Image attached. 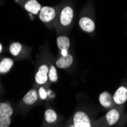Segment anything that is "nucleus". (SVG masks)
<instances>
[{
  "instance_id": "f257e3e1",
  "label": "nucleus",
  "mask_w": 127,
  "mask_h": 127,
  "mask_svg": "<svg viewBox=\"0 0 127 127\" xmlns=\"http://www.w3.org/2000/svg\"><path fill=\"white\" fill-rule=\"evenodd\" d=\"M73 126L75 127H91V123L88 115L82 111H78L73 117Z\"/></svg>"
},
{
  "instance_id": "f03ea898",
  "label": "nucleus",
  "mask_w": 127,
  "mask_h": 127,
  "mask_svg": "<svg viewBox=\"0 0 127 127\" xmlns=\"http://www.w3.org/2000/svg\"><path fill=\"white\" fill-rule=\"evenodd\" d=\"M73 15H74V11L72 8H71L70 6L65 7L60 13V24L64 27L68 26L72 21Z\"/></svg>"
},
{
  "instance_id": "7ed1b4c3",
  "label": "nucleus",
  "mask_w": 127,
  "mask_h": 127,
  "mask_svg": "<svg viewBox=\"0 0 127 127\" xmlns=\"http://www.w3.org/2000/svg\"><path fill=\"white\" fill-rule=\"evenodd\" d=\"M56 17V10L49 6H44L42 7L40 14H39V18L43 22H50L53 21Z\"/></svg>"
},
{
  "instance_id": "20e7f679",
  "label": "nucleus",
  "mask_w": 127,
  "mask_h": 127,
  "mask_svg": "<svg viewBox=\"0 0 127 127\" xmlns=\"http://www.w3.org/2000/svg\"><path fill=\"white\" fill-rule=\"evenodd\" d=\"M49 67L47 65H42L40 66L37 72L35 75V81L38 85H43L48 80Z\"/></svg>"
},
{
  "instance_id": "39448f33",
  "label": "nucleus",
  "mask_w": 127,
  "mask_h": 127,
  "mask_svg": "<svg viewBox=\"0 0 127 127\" xmlns=\"http://www.w3.org/2000/svg\"><path fill=\"white\" fill-rule=\"evenodd\" d=\"M114 102L118 105H121L127 100V88L124 86L120 87L113 95Z\"/></svg>"
},
{
  "instance_id": "423d86ee",
  "label": "nucleus",
  "mask_w": 127,
  "mask_h": 127,
  "mask_svg": "<svg viewBox=\"0 0 127 127\" xmlns=\"http://www.w3.org/2000/svg\"><path fill=\"white\" fill-rule=\"evenodd\" d=\"M78 24L82 30L87 33H92L95 30V22L88 17H82L79 20Z\"/></svg>"
},
{
  "instance_id": "0eeeda50",
  "label": "nucleus",
  "mask_w": 127,
  "mask_h": 127,
  "mask_svg": "<svg viewBox=\"0 0 127 127\" xmlns=\"http://www.w3.org/2000/svg\"><path fill=\"white\" fill-rule=\"evenodd\" d=\"M73 63V57L71 54L68 53L66 56H62L56 60V65L60 68H68Z\"/></svg>"
},
{
  "instance_id": "6e6552de",
  "label": "nucleus",
  "mask_w": 127,
  "mask_h": 127,
  "mask_svg": "<svg viewBox=\"0 0 127 127\" xmlns=\"http://www.w3.org/2000/svg\"><path fill=\"white\" fill-rule=\"evenodd\" d=\"M25 8L26 11H29L30 13L37 15L40 12L41 9V5L37 0H28L25 4Z\"/></svg>"
},
{
  "instance_id": "1a4fd4ad",
  "label": "nucleus",
  "mask_w": 127,
  "mask_h": 127,
  "mask_svg": "<svg viewBox=\"0 0 127 127\" xmlns=\"http://www.w3.org/2000/svg\"><path fill=\"white\" fill-rule=\"evenodd\" d=\"M120 114L117 109H111L106 114L107 122L109 126H113L116 124L120 120Z\"/></svg>"
},
{
  "instance_id": "9d476101",
  "label": "nucleus",
  "mask_w": 127,
  "mask_h": 127,
  "mask_svg": "<svg viewBox=\"0 0 127 127\" xmlns=\"http://www.w3.org/2000/svg\"><path fill=\"white\" fill-rule=\"evenodd\" d=\"M38 99V94L36 90L32 89L29 91L28 93L23 97V101L27 105H33L37 101Z\"/></svg>"
},
{
  "instance_id": "9b49d317",
  "label": "nucleus",
  "mask_w": 127,
  "mask_h": 127,
  "mask_svg": "<svg viewBox=\"0 0 127 127\" xmlns=\"http://www.w3.org/2000/svg\"><path fill=\"white\" fill-rule=\"evenodd\" d=\"M99 101L100 105L103 107L108 108L112 105V101H113L112 95L107 91H103L99 96Z\"/></svg>"
},
{
  "instance_id": "f8f14e48",
  "label": "nucleus",
  "mask_w": 127,
  "mask_h": 127,
  "mask_svg": "<svg viewBox=\"0 0 127 127\" xmlns=\"http://www.w3.org/2000/svg\"><path fill=\"white\" fill-rule=\"evenodd\" d=\"M57 47L62 51V50H68V48L70 47V40L68 37L66 36H60L56 40Z\"/></svg>"
},
{
  "instance_id": "ddd939ff",
  "label": "nucleus",
  "mask_w": 127,
  "mask_h": 127,
  "mask_svg": "<svg viewBox=\"0 0 127 127\" xmlns=\"http://www.w3.org/2000/svg\"><path fill=\"white\" fill-rule=\"evenodd\" d=\"M13 66V60L10 58H5L0 62V73L8 72Z\"/></svg>"
},
{
  "instance_id": "4468645a",
  "label": "nucleus",
  "mask_w": 127,
  "mask_h": 127,
  "mask_svg": "<svg viewBox=\"0 0 127 127\" xmlns=\"http://www.w3.org/2000/svg\"><path fill=\"white\" fill-rule=\"evenodd\" d=\"M13 113V109L8 102L0 103V114H3L5 116L11 117Z\"/></svg>"
},
{
  "instance_id": "2eb2a0df",
  "label": "nucleus",
  "mask_w": 127,
  "mask_h": 127,
  "mask_svg": "<svg viewBox=\"0 0 127 127\" xmlns=\"http://www.w3.org/2000/svg\"><path fill=\"white\" fill-rule=\"evenodd\" d=\"M45 120L48 123H53L57 120V114L52 109H47L45 111Z\"/></svg>"
},
{
  "instance_id": "dca6fc26",
  "label": "nucleus",
  "mask_w": 127,
  "mask_h": 127,
  "mask_svg": "<svg viewBox=\"0 0 127 127\" xmlns=\"http://www.w3.org/2000/svg\"><path fill=\"white\" fill-rule=\"evenodd\" d=\"M21 50H22V45L18 42L12 43L10 45V47H9V51L11 54L14 56H18L21 51Z\"/></svg>"
},
{
  "instance_id": "f3484780",
  "label": "nucleus",
  "mask_w": 127,
  "mask_h": 127,
  "mask_svg": "<svg viewBox=\"0 0 127 127\" xmlns=\"http://www.w3.org/2000/svg\"><path fill=\"white\" fill-rule=\"evenodd\" d=\"M48 78L51 82H56L58 79V75H57L56 68L54 65L50 66L49 68V73H48Z\"/></svg>"
},
{
  "instance_id": "a211bd4d",
  "label": "nucleus",
  "mask_w": 127,
  "mask_h": 127,
  "mask_svg": "<svg viewBox=\"0 0 127 127\" xmlns=\"http://www.w3.org/2000/svg\"><path fill=\"white\" fill-rule=\"evenodd\" d=\"M11 123V117L0 114V127H8Z\"/></svg>"
},
{
  "instance_id": "6ab92c4d",
  "label": "nucleus",
  "mask_w": 127,
  "mask_h": 127,
  "mask_svg": "<svg viewBox=\"0 0 127 127\" xmlns=\"http://www.w3.org/2000/svg\"><path fill=\"white\" fill-rule=\"evenodd\" d=\"M39 96H40V99H42V100H45L47 97V91H46L45 89L43 88H42V87L39 89Z\"/></svg>"
},
{
  "instance_id": "aec40b11",
  "label": "nucleus",
  "mask_w": 127,
  "mask_h": 127,
  "mask_svg": "<svg viewBox=\"0 0 127 127\" xmlns=\"http://www.w3.org/2000/svg\"><path fill=\"white\" fill-rule=\"evenodd\" d=\"M2 46L1 43H0V53L2 52Z\"/></svg>"
}]
</instances>
